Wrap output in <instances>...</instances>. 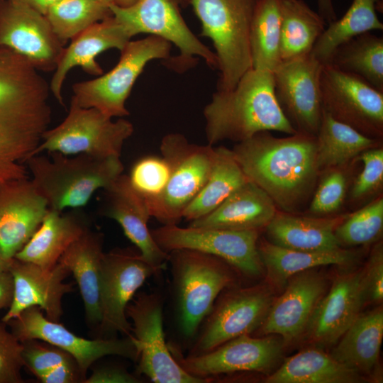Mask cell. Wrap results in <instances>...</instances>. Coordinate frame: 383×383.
<instances>
[{
    "mask_svg": "<svg viewBox=\"0 0 383 383\" xmlns=\"http://www.w3.org/2000/svg\"><path fill=\"white\" fill-rule=\"evenodd\" d=\"M50 91L27 59L0 48V184L28 177L23 164L51 121Z\"/></svg>",
    "mask_w": 383,
    "mask_h": 383,
    "instance_id": "cell-1",
    "label": "cell"
},
{
    "mask_svg": "<svg viewBox=\"0 0 383 383\" xmlns=\"http://www.w3.org/2000/svg\"><path fill=\"white\" fill-rule=\"evenodd\" d=\"M232 152L248 179L284 212L295 213L304 206L321 174L316 136L303 133L277 138L260 132L237 143Z\"/></svg>",
    "mask_w": 383,
    "mask_h": 383,
    "instance_id": "cell-2",
    "label": "cell"
},
{
    "mask_svg": "<svg viewBox=\"0 0 383 383\" xmlns=\"http://www.w3.org/2000/svg\"><path fill=\"white\" fill-rule=\"evenodd\" d=\"M208 144L244 141L254 135L275 131H297L282 111L275 96L273 73L251 68L230 90H217L203 111Z\"/></svg>",
    "mask_w": 383,
    "mask_h": 383,
    "instance_id": "cell-3",
    "label": "cell"
},
{
    "mask_svg": "<svg viewBox=\"0 0 383 383\" xmlns=\"http://www.w3.org/2000/svg\"><path fill=\"white\" fill-rule=\"evenodd\" d=\"M48 153L33 155L24 163L49 209L58 211L84 206L98 189L109 186L124 170L118 157Z\"/></svg>",
    "mask_w": 383,
    "mask_h": 383,
    "instance_id": "cell-4",
    "label": "cell"
},
{
    "mask_svg": "<svg viewBox=\"0 0 383 383\" xmlns=\"http://www.w3.org/2000/svg\"><path fill=\"white\" fill-rule=\"evenodd\" d=\"M168 262L180 331L184 337L192 338L218 295L235 286L233 271L236 270L216 256L189 249L170 252Z\"/></svg>",
    "mask_w": 383,
    "mask_h": 383,
    "instance_id": "cell-5",
    "label": "cell"
},
{
    "mask_svg": "<svg viewBox=\"0 0 383 383\" xmlns=\"http://www.w3.org/2000/svg\"><path fill=\"white\" fill-rule=\"evenodd\" d=\"M256 0H189L201 35L215 49L220 72L217 90L232 89L252 68L250 31Z\"/></svg>",
    "mask_w": 383,
    "mask_h": 383,
    "instance_id": "cell-6",
    "label": "cell"
},
{
    "mask_svg": "<svg viewBox=\"0 0 383 383\" xmlns=\"http://www.w3.org/2000/svg\"><path fill=\"white\" fill-rule=\"evenodd\" d=\"M160 149L170 176L161 195L146 205L150 216L163 225H178L209 177L215 147L192 143L183 134L171 133L162 138Z\"/></svg>",
    "mask_w": 383,
    "mask_h": 383,
    "instance_id": "cell-7",
    "label": "cell"
},
{
    "mask_svg": "<svg viewBox=\"0 0 383 383\" xmlns=\"http://www.w3.org/2000/svg\"><path fill=\"white\" fill-rule=\"evenodd\" d=\"M172 44L155 35L130 40L110 71L72 86V101L84 108H95L105 115L122 118L129 114L126 101L146 65L154 60H168Z\"/></svg>",
    "mask_w": 383,
    "mask_h": 383,
    "instance_id": "cell-8",
    "label": "cell"
},
{
    "mask_svg": "<svg viewBox=\"0 0 383 383\" xmlns=\"http://www.w3.org/2000/svg\"><path fill=\"white\" fill-rule=\"evenodd\" d=\"M133 131V124L126 119L113 121L95 108L81 107L71 101L65 118L44 132L30 157L56 152L67 155L120 157L123 145Z\"/></svg>",
    "mask_w": 383,
    "mask_h": 383,
    "instance_id": "cell-9",
    "label": "cell"
},
{
    "mask_svg": "<svg viewBox=\"0 0 383 383\" xmlns=\"http://www.w3.org/2000/svg\"><path fill=\"white\" fill-rule=\"evenodd\" d=\"M188 3L189 0H136L126 7L111 4L109 8L131 37L149 33L174 45L179 55L167 60L173 67L186 69L198 57L211 68L218 69L215 52L193 33L182 16L181 9Z\"/></svg>",
    "mask_w": 383,
    "mask_h": 383,
    "instance_id": "cell-10",
    "label": "cell"
},
{
    "mask_svg": "<svg viewBox=\"0 0 383 383\" xmlns=\"http://www.w3.org/2000/svg\"><path fill=\"white\" fill-rule=\"evenodd\" d=\"M160 270L150 264L135 248L104 252L101 262L100 300L102 318L96 338L133 336L126 310L143 283Z\"/></svg>",
    "mask_w": 383,
    "mask_h": 383,
    "instance_id": "cell-11",
    "label": "cell"
},
{
    "mask_svg": "<svg viewBox=\"0 0 383 383\" xmlns=\"http://www.w3.org/2000/svg\"><path fill=\"white\" fill-rule=\"evenodd\" d=\"M126 313L138 350L137 372L155 383H207L184 371L166 343L163 299L157 292H141L129 302Z\"/></svg>",
    "mask_w": 383,
    "mask_h": 383,
    "instance_id": "cell-12",
    "label": "cell"
},
{
    "mask_svg": "<svg viewBox=\"0 0 383 383\" xmlns=\"http://www.w3.org/2000/svg\"><path fill=\"white\" fill-rule=\"evenodd\" d=\"M273 302L266 286L231 287L216 299L200 326L189 356L207 353L244 334H250L263 323Z\"/></svg>",
    "mask_w": 383,
    "mask_h": 383,
    "instance_id": "cell-13",
    "label": "cell"
},
{
    "mask_svg": "<svg viewBox=\"0 0 383 383\" xmlns=\"http://www.w3.org/2000/svg\"><path fill=\"white\" fill-rule=\"evenodd\" d=\"M151 233L159 247L167 253L179 249L193 250L216 256L247 277H257L264 272L257 250L259 231L163 225Z\"/></svg>",
    "mask_w": 383,
    "mask_h": 383,
    "instance_id": "cell-14",
    "label": "cell"
},
{
    "mask_svg": "<svg viewBox=\"0 0 383 383\" xmlns=\"http://www.w3.org/2000/svg\"><path fill=\"white\" fill-rule=\"evenodd\" d=\"M321 90L324 111L367 137L382 140L383 91L331 63L323 66Z\"/></svg>",
    "mask_w": 383,
    "mask_h": 383,
    "instance_id": "cell-15",
    "label": "cell"
},
{
    "mask_svg": "<svg viewBox=\"0 0 383 383\" xmlns=\"http://www.w3.org/2000/svg\"><path fill=\"white\" fill-rule=\"evenodd\" d=\"M6 324L21 343L36 339L67 352L77 362L84 381L89 367L104 356L118 355L135 362L138 359L134 336L86 339L73 333L60 322L48 319L38 306L25 309Z\"/></svg>",
    "mask_w": 383,
    "mask_h": 383,
    "instance_id": "cell-16",
    "label": "cell"
},
{
    "mask_svg": "<svg viewBox=\"0 0 383 383\" xmlns=\"http://www.w3.org/2000/svg\"><path fill=\"white\" fill-rule=\"evenodd\" d=\"M283 342L272 335L244 334L198 355L184 357L173 347L170 349L184 371L209 383L210 378L223 374L269 372L282 355Z\"/></svg>",
    "mask_w": 383,
    "mask_h": 383,
    "instance_id": "cell-17",
    "label": "cell"
},
{
    "mask_svg": "<svg viewBox=\"0 0 383 383\" xmlns=\"http://www.w3.org/2000/svg\"><path fill=\"white\" fill-rule=\"evenodd\" d=\"M323 66L309 54L281 62L272 72L277 101L297 132L314 136L318 133L323 114Z\"/></svg>",
    "mask_w": 383,
    "mask_h": 383,
    "instance_id": "cell-18",
    "label": "cell"
},
{
    "mask_svg": "<svg viewBox=\"0 0 383 383\" xmlns=\"http://www.w3.org/2000/svg\"><path fill=\"white\" fill-rule=\"evenodd\" d=\"M45 16L11 0L0 1V48L13 50L36 69L55 70L64 50Z\"/></svg>",
    "mask_w": 383,
    "mask_h": 383,
    "instance_id": "cell-19",
    "label": "cell"
},
{
    "mask_svg": "<svg viewBox=\"0 0 383 383\" xmlns=\"http://www.w3.org/2000/svg\"><path fill=\"white\" fill-rule=\"evenodd\" d=\"M286 284L284 293L273 301L263 323L255 331L261 336L279 335L289 343L304 334L326 292L327 282L322 274L310 269L294 274Z\"/></svg>",
    "mask_w": 383,
    "mask_h": 383,
    "instance_id": "cell-20",
    "label": "cell"
},
{
    "mask_svg": "<svg viewBox=\"0 0 383 383\" xmlns=\"http://www.w3.org/2000/svg\"><path fill=\"white\" fill-rule=\"evenodd\" d=\"M9 271L13 278V294L1 321L7 323L25 309L38 306L48 319L60 322L63 313L62 297L74 289L72 284L64 282L70 270L59 262L53 267L45 269L13 258Z\"/></svg>",
    "mask_w": 383,
    "mask_h": 383,
    "instance_id": "cell-21",
    "label": "cell"
},
{
    "mask_svg": "<svg viewBox=\"0 0 383 383\" xmlns=\"http://www.w3.org/2000/svg\"><path fill=\"white\" fill-rule=\"evenodd\" d=\"M48 209L28 177L0 184V248L6 260L28 242Z\"/></svg>",
    "mask_w": 383,
    "mask_h": 383,
    "instance_id": "cell-22",
    "label": "cell"
},
{
    "mask_svg": "<svg viewBox=\"0 0 383 383\" xmlns=\"http://www.w3.org/2000/svg\"><path fill=\"white\" fill-rule=\"evenodd\" d=\"M362 269L339 275L316 306L304 333L318 346L333 345L365 306Z\"/></svg>",
    "mask_w": 383,
    "mask_h": 383,
    "instance_id": "cell-23",
    "label": "cell"
},
{
    "mask_svg": "<svg viewBox=\"0 0 383 383\" xmlns=\"http://www.w3.org/2000/svg\"><path fill=\"white\" fill-rule=\"evenodd\" d=\"M104 191V216L116 221L142 256L161 270L169 253L155 241L148 223L150 216L145 200L131 187L128 175L121 174Z\"/></svg>",
    "mask_w": 383,
    "mask_h": 383,
    "instance_id": "cell-24",
    "label": "cell"
},
{
    "mask_svg": "<svg viewBox=\"0 0 383 383\" xmlns=\"http://www.w3.org/2000/svg\"><path fill=\"white\" fill-rule=\"evenodd\" d=\"M131 38L113 16L93 24L74 37L69 46L64 48L50 83V91L57 101L64 104L62 88L72 68L80 67L90 74H102L103 70L96 61V56L109 49L121 51Z\"/></svg>",
    "mask_w": 383,
    "mask_h": 383,
    "instance_id": "cell-25",
    "label": "cell"
},
{
    "mask_svg": "<svg viewBox=\"0 0 383 383\" xmlns=\"http://www.w3.org/2000/svg\"><path fill=\"white\" fill-rule=\"evenodd\" d=\"M270 196L248 180L215 210L189 222L194 227L259 231L270 223L277 209Z\"/></svg>",
    "mask_w": 383,
    "mask_h": 383,
    "instance_id": "cell-26",
    "label": "cell"
},
{
    "mask_svg": "<svg viewBox=\"0 0 383 383\" xmlns=\"http://www.w3.org/2000/svg\"><path fill=\"white\" fill-rule=\"evenodd\" d=\"M383 338V310L379 306L360 313L340 339L331 355L366 377L380 382L379 353Z\"/></svg>",
    "mask_w": 383,
    "mask_h": 383,
    "instance_id": "cell-27",
    "label": "cell"
},
{
    "mask_svg": "<svg viewBox=\"0 0 383 383\" xmlns=\"http://www.w3.org/2000/svg\"><path fill=\"white\" fill-rule=\"evenodd\" d=\"M103 240L101 233L89 229L68 247L58 260L73 274L84 302L87 323L96 332L102 318L100 284L104 253Z\"/></svg>",
    "mask_w": 383,
    "mask_h": 383,
    "instance_id": "cell-28",
    "label": "cell"
},
{
    "mask_svg": "<svg viewBox=\"0 0 383 383\" xmlns=\"http://www.w3.org/2000/svg\"><path fill=\"white\" fill-rule=\"evenodd\" d=\"M346 216H304L279 210L265 228L266 240L275 245L294 250H337L341 246L335 231Z\"/></svg>",
    "mask_w": 383,
    "mask_h": 383,
    "instance_id": "cell-29",
    "label": "cell"
},
{
    "mask_svg": "<svg viewBox=\"0 0 383 383\" xmlns=\"http://www.w3.org/2000/svg\"><path fill=\"white\" fill-rule=\"evenodd\" d=\"M89 229V221L78 210L63 213L48 209L39 228L14 258L50 269Z\"/></svg>",
    "mask_w": 383,
    "mask_h": 383,
    "instance_id": "cell-30",
    "label": "cell"
},
{
    "mask_svg": "<svg viewBox=\"0 0 383 383\" xmlns=\"http://www.w3.org/2000/svg\"><path fill=\"white\" fill-rule=\"evenodd\" d=\"M257 250L269 279L278 286L285 284L289 277L299 272L328 265L347 267L358 257L355 252L342 248L328 251L294 250L260 238Z\"/></svg>",
    "mask_w": 383,
    "mask_h": 383,
    "instance_id": "cell-31",
    "label": "cell"
},
{
    "mask_svg": "<svg viewBox=\"0 0 383 383\" xmlns=\"http://www.w3.org/2000/svg\"><path fill=\"white\" fill-rule=\"evenodd\" d=\"M369 380L317 348H308L287 358L265 379L266 383H360Z\"/></svg>",
    "mask_w": 383,
    "mask_h": 383,
    "instance_id": "cell-32",
    "label": "cell"
},
{
    "mask_svg": "<svg viewBox=\"0 0 383 383\" xmlns=\"http://www.w3.org/2000/svg\"><path fill=\"white\" fill-rule=\"evenodd\" d=\"M316 141L320 173L347 166L362 152L379 147L382 143L334 119L323 110Z\"/></svg>",
    "mask_w": 383,
    "mask_h": 383,
    "instance_id": "cell-33",
    "label": "cell"
},
{
    "mask_svg": "<svg viewBox=\"0 0 383 383\" xmlns=\"http://www.w3.org/2000/svg\"><path fill=\"white\" fill-rule=\"evenodd\" d=\"M248 181L232 150L223 146L215 148L209 177L184 211L183 218L191 222L209 214Z\"/></svg>",
    "mask_w": 383,
    "mask_h": 383,
    "instance_id": "cell-34",
    "label": "cell"
},
{
    "mask_svg": "<svg viewBox=\"0 0 383 383\" xmlns=\"http://www.w3.org/2000/svg\"><path fill=\"white\" fill-rule=\"evenodd\" d=\"M326 24L303 0H281V62L309 55Z\"/></svg>",
    "mask_w": 383,
    "mask_h": 383,
    "instance_id": "cell-35",
    "label": "cell"
},
{
    "mask_svg": "<svg viewBox=\"0 0 383 383\" xmlns=\"http://www.w3.org/2000/svg\"><path fill=\"white\" fill-rule=\"evenodd\" d=\"M379 8L380 0H353L344 16L325 28L311 55L323 65L329 63L333 52L342 44L371 30H382L383 24L376 13Z\"/></svg>",
    "mask_w": 383,
    "mask_h": 383,
    "instance_id": "cell-36",
    "label": "cell"
},
{
    "mask_svg": "<svg viewBox=\"0 0 383 383\" xmlns=\"http://www.w3.org/2000/svg\"><path fill=\"white\" fill-rule=\"evenodd\" d=\"M281 0H256L250 25L252 68L273 72L281 62Z\"/></svg>",
    "mask_w": 383,
    "mask_h": 383,
    "instance_id": "cell-37",
    "label": "cell"
},
{
    "mask_svg": "<svg viewBox=\"0 0 383 383\" xmlns=\"http://www.w3.org/2000/svg\"><path fill=\"white\" fill-rule=\"evenodd\" d=\"M329 63L383 91L382 37L370 32L354 37L335 50Z\"/></svg>",
    "mask_w": 383,
    "mask_h": 383,
    "instance_id": "cell-38",
    "label": "cell"
},
{
    "mask_svg": "<svg viewBox=\"0 0 383 383\" xmlns=\"http://www.w3.org/2000/svg\"><path fill=\"white\" fill-rule=\"evenodd\" d=\"M111 16L109 5L98 0H58L45 14L52 30L64 43Z\"/></svg>",
    "mask_w": 383,
    "mask_h": 383,
    "instance_id": "cell-39",
    "label": "cell"
},
{
    "mask_svg": "<svg viewBox=\"0 0 383 383\" xmlns=\"http://www.w3.org/2000/svg\"><path fill=\"white\" fill-rule=\"evenodd\" d=\"M383 231V198L379 196L357 210L337 226L335 237L342 247L367 245L380 239Z\"/></svg>",
    "mask_w": 383,
    "mask_h": 383,
    "instance_id": "cell-40",
    "label": "cell"
},
{
    "mask_svg": "<svg viewBox=\"0 0 383 383\" xmlns=\"http://www.w3.org/2000/svg\"><path fill=\"white\" fill-rule=\"evenodd\" d=\"M170 176V167L162 157L148 155L139 159L133 165L129 175L133 189L148 203L165 190Z\"/></svg>",
    "mask_w": 383,
    "mask_h": 383,
    "instance_id": "cell-41",
    "label": "cell"
},
{
    "mask_svg": "<svg viewBox=\"0 0 383 383\" xmlns=\"http://www.w3.org/2000/svg\"><path fill=\"white\" fill-rule=\"evenodd\" d=\"M337 167L322 172L323 177L313 194L309 211L316 216L336 212L345 198L348 173L345 167Z\"/></svg>",
    "mask_w": 383,
    "mask_h": 383,
    "instance_id": "cell-42",
    "label": "cell"
},
{
    "mask_svg": "<svg viewBox=\"0 0 383 383\" xmlns=\"http://www.w3.org/2000/svg\"><path fill=\"white\" fill-rule=\"evenodd\" d=\"M363 164L362 171L355 179L350 191L351 200L362 201L375 195L383 184V149L371 148L357 156Z\"/></svg>",
    "mask_w": 383,
    "mask_h": 383,
    "instance_id": "cell-43",
    "label": "cell"
},
{
    "mask_svg": "<svg viewBox=\"0 0 383 383\" xmlns=\"http://www.w3.org/2000/svg\"><path fill=\"white\" fill-rule=\"evenodd\" d=\"M21 343L24 367L38 378L60 365L77 362L67 352L45 341L31 339Z\"/></svg>",
    "mask_w": 383,
    "mask_h": 383,
    "instance_id": "cell-44",
    "label": "cell"
},
{
    "mask_svg": "<svg viewBox=\"0 0 383 383\" xmlns=\"http://www.w3.org/2000/svg\"><path fill=\"white\" fill-rule=\"evenodd\" d=\"M23 345L0 321V383H22Z\"/></svg>",
    "mask_w": 383,
    "mask_h": 383,
    "instance_id": "cell-45",
    "label": "cell"
},
{
    "mask_svg": "<svg viewBox=\"0 0 383 383\" xmlns=\"http://www.w3.org/2000/svg\"><path fill=\"white\" fill-rule=\"evenodd\" d=\"M361 288L365 305L380 304L383 299V245L377 243L362 269Z\"/></svg>",
    "mask_w": 383,
    "mask_h": 383,
    "instance_id": "cell-46",
    "label": "cell"
},
{
    "mask_svg": "<svg viewBox=\"0 0 383 383\" xmlns=\"http://www.w3.org/2000/svg\"><path fill=\"white\" fill-rule=\"evenodd\" d=\"M140 378L116 365L97 366L84 383H140Z\"/></svg>",
    "mask_w": 383,
    "mask_h": 383,
    "instance_id": "cell-47",
    "label": "cell"
},
{
    "mask_svg": "<svg viewBox=\"0 0 383 383\" xmlns=\"http://www.w3.org/2000/svg\"><path fill=\"white\" fill-rule=\"evenodd\" d=\"M38 379L43 383H77L84 378L77 362L60 365L41 374Z\"/></svg>",
    "mask_w": 383,
    "mask_h": 383,
    "instance_id": "cell-48",
    "label": "cell"
},
{
    "mask_svg": "<svg viewBox=\"0 0 383 383\" xmlns=\"http://www.w3.org/2000/svg\"><path fill=\"white\" fill-rule=\"evenodd\" d=\"M13 294V282L9 271L0 272V311L9 308Z\"/></svg>",
    "mask_w": 383,
    "mask_h": 383,
    "instance_id": "cell-49",
    "label": "cell"
},
{
    "mask_svg": "<svg viewBox=\"0 0 383 383\" xmlns=\"http://www.w3.org/2000/svg\"><path fill=\"white\" fill-rule=\"evenodd\" d=\"M318 13L329 24L337 19L332 0H317Z\"/></svg>",
    "mask_w": 383,
    "mask_h": 383,
    "instance_id": "cell-50",
    "label": "cell"
},
{
    "mask_svg": "<svg viewBox=\"0 0 383 383\" xmlns=\"http://www.w3.org/2000/svg\"><path fill=\"white\" fill-rule=\"evenodd\" d=\"M26 5L45 16L48 9L58 0H11Z\"/></svg>",
    "mask_w": 383,
    "mask_h": 383,
    "instance_id": "cell-51",
    "label": "cell"
},
{
    "mask_svg": "<svg viewBox=\"0 0 383 383\" xmlns=\"http://www.w3.org/2000/svg\"><path fill=\"white\" fill-rule=\"evenodd\" d=\"M13 260V259H12ZM12 260H6L0 248V272L9 271Z\"/></svg>",
    "mask_w": 383,
    "mask_h": 383,
    "instance_id": "cell-52",
    "label": "cell"
},
{
    "mask_svg": "<svg viewBox=\"0 0 383 383\" xmlns=\"http://www.w3.org/2000/svg\"><path fill=\"white\" fill-rule=\"evenodd\" d=\"M136 0H114L113 4L121 7H126L133 4Z\"/></svg>",
    "mask_w": 383,
    "mask_h": 383,
    "instance_id": "cell-53",
    "label": "cell"
},
{
    "mask_svg": "<svg viewBox=\"0 0 383 383\" xmlns=\"http://www.w3.org/2000/svg\"><path fill=\"white\" fill-rule=\"evenodd\" d=\"M98 1H99L101 2H103V3H104L106 4H108V5H109L111 4H113V2H114V0H98Z\"/></svg>",
    "mask_w": 383,
    "mask_h": 383,
    "instance_id": "cell-54",
    "label": "cell"
},
{
    "mask_svg": "<svg viewBox=\"0 0 383 383\" xmlns=\"http://www.w3.org/2000/svg\"><path fill=\"white\" fill-rule=\"evenodd\" d=\"M1 1V0H0Z\"/></svg>",
    "mask_w": 383,
    "mask_h": 383,
    "instance_id": "cell-55",
    "label": "cell"
}]
</instances>
